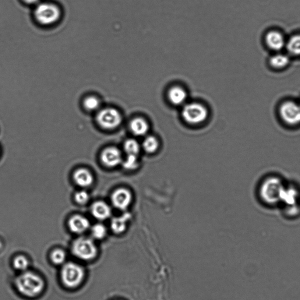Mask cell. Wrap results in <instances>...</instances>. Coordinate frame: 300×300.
Segmentation results:
<instances>
[{"instance_id": "obj_25", "label": "cell", "mask_w": 300, "mask_h": 300, "mask_svg": "<svg viewBox=\"0 0 300 300\" xmlns=\"http://www.w3.org/2000/svg\"><path fill=\"white\" fill-rule=\"evenodd\" d=\"M124 150L128 155H136L139 153L140 147L139 144L135 140L129 139L124 144Z\"/></svg>"}, {"instance_id": "obj_28", "label": "cell", "mask_w": 300, "mask_h": 300, "mask_svg": "<svg viewBox=\"0 0 300 300\" xmlns=\"http://www.w3.org/2000/svg\"><path fill=\"white\" fill-rule=\"evenodd\" d=\"M74 198L77 204L83 206L89 202L90 196L89 194L85 190H80V191L76 192Z\"/></svg>"}, {"instance_id": "obj_21", "label": "cell", "mask_w": 300, "mask_h": 300, "mask_svg": "<svg viewBox=\"0 0 300 300\" xmlns=\"http://www.w3.org/2000/svg\"><path fill=\"white\" fill-rule=\"evenodd\" d=\"M13 266L14 269L21 272L27 271L30 266L29 260L24 255H18L13 260Z\"/></svg>"}, {"instance_id": "obj_6", "label": "cell", "mask_w": 300, "mask_h": 300, "mask_svg": "<svg viewBox=\"0 0 300 300\" xmlns=\"http://www.w3.org/2000/svg\"><path fill=\"white\" fill-rule=\"evenodd\" d=\"M72 252L77 258L84 261H90L96 258L98 250L92 239L80 237L72 243Z\"/></svg>"}, {"instance_id": "obj_24", "label": "cell", "mask_w": 300, "mask_h": 300, "mask_svg": "<svg viewBox=\"0 0 300 300\" xmlns=\"http://www.w3.org/2000/svg\"><path fill=\"white\" fill-rule=\"evenodd\" d=\"M83 107L87 111H96L101 107V102L96 97L88 96L83 101Z\"/></svg>"}, {"instance_id": "obj_20", "label": "cell", "mask_w": 300, "mask_h": 300, "mask_svg": "<svg viewBox=\"0 0 300 300\" xmlns=\"http://www.w3.org/2000/svg\"><path fill=\"white\" fill-rule=\"evenodd\" d=\"M285 48H286L288 55L300 56V34H296L288 39Z\"/></svg>"}, {"instance_id": "obj_27", "label": "cell", "mask_w": 300, "mask_h": 300, "mask_svg": "<svg viewBox=\"0 0 300 300\" xmlns=\"http://www.w3.org/2000/svg\"><path fill=\"white\" fill-rule=\"evenodd\" d=\"M123 167L128 170L135 169L139 166L138 158L136 155H128L124 161H122Z\"/></svg>"}, {"instance_id": "obj_7", "label": "cell", "mask_w": 300, "mask_h": 300, "mask_svg": "<svg viewBox=\"0 0 300 300\" xmlns=\"http://www.w3.org/2000/svg\"><path fill=\"white\" fill-rule=\"evenodd\" d=\"M96 121L102 128L111 130L121 125L122 117L120 112L114 108H105L98 111Z\"/></svg>"}, {"instance_id": "obj_19", "label": "cell", "mask_w": 300, "mask_h": 300, "mask_svg": "<svg viewBox=\"0 0 300 300\" xmlns=\"http://www.w3.org/2000/svg\"><path fill=\"white\" fill-rule=\"evenodd\" d=\"M130 128L134 135L142 136L145 135L149 131V126L145 120L136 118L130 123Z\"/></svg>"}, {"instance_id": "obj_30", "label": "cell", "mask_w": 300, "mask_h": 300, "mask_svg": "<svg viewBox=\"0 0 300 300\" xmlns=\"http://www.w3.org/2000/svg\"><path fill=\"white\" fill-rule=\"evenodd\" d=\"M298 103H299V104L300 105V101H299V102H298Z\"/></svg>"}, {"instance_id": "obj_29", "label": "cell", "mask_w": 300, "mask_h": 300, "mask_svg": "<svg viewBox=\"0 0 300 300\" xmlns=\"http://www.w3.org/2000/svg\"><path fill=\"white\" fill-rule=\"evenodd\" d=\"M23 1L29 5H37L40 3V0H23Z\"/></svg>"}, {"instance_id": "obj_14", "label": "cell", "mask_w": 300, "mask_h": 300, "mask_svg": "<svg viewBox=\"0 0 300 300\" xmlns=\"http://www.w3.org/2000/svg\"><path fill=\"white\" fill-rule=\"evenodd\" d=\"M73 179L76 185L87 188L93 184L94 177L90 171L86 168H79L73 173Z\"/></svg>"}, {"instance_id": "obj_17", "label": "cell", "mask_w": 300, "mask_h": 300, "mask_svg": "<svg viewBox=\"0 0 300 300\" xmlns=\"http://www.w3.org/2000/svg\"><path fill=\"white\" fill-rule=\"evenodd\" d=\"M131 219L129 213L123 214L122 216L116 217L111 221V229L116 234H121L126 231L127 224Z\"/></svg>"}, {"instance_id": "obj_3", "label": "cell", "mask_w": 300, "mask_h": 300, "mask_svg": "<svg viewBox=\"0 0 300 300\" xmlns=\"http://www.w3.org/2000/svg\"><path fill=\"white\" fill-rule=\"evenodd\" d=\"M278 117L285 128L296 129L300 128V105L298 102L287 101L278 108Z\"/></svg>"}, {"instance_id": "obj_16", "label": "cell", "mask_w": 300, "mask_h": 300, "mask_svg": "<svg viewBox=\"0 0 300 300\" xmlns=\"http://www.w3.org/2000/svg\"><path fill=\"white\" fill-rule=\"evenodd\" d=\"M290 59L288 55L282 54L279 52L271 56L269 63L271 68L276 70L283 69L290 64Z\"/></svg>"}, {"instance_id": "obj_12", "label": "cell", "mask_w": 300, "mask_h": 300, "mask_svg": "<svg viewBox=\"0 0 300 300\" xmlns=\"http://www.w3.org/2000/svg\"><path fill=\"white\" fill-rule=\"evenodd\" d=\"M112 202L114 206L119 210H126L132 201V195L128 189L119 188L112 193Z\"/></svg>"}, {"instance_id": "obj_15", "label": "cell", "mask_w": 300, "mask_h": 300, "mask_svg": "<svg viewBox=\"0 0 300 300\" xmlns=\"http://www.w3.org/2000/svg\"><path fill=\"white\" fill-rule=\"evenodd\" d=\"M91 213L97 220L104 221L111 217L112 210L108 204L104 201H97L91 206Z\"/></svg>"}, {"instance_id": "obj_18", "label": "cell", "mask_w": 300, "mask_h": 300, "mask_svg": "<svg viewBox=\"0 0 300 300\" xmlns=\"http://www.w3.org/2000/svg\"><path fill=\"white\" fill-rule=\"evenodd\" d=\"M168 96L169 101L173 105H181L185 102L187 94L185 90L182 87L174 86L168 91Z\"/></svg>"}, {"instance_id": "obj_4", "label": "cell", "mask_w": 300, "mask_h": 300, "mask_svg": "<svg viewBox=\"0 0 300 300\" xmlns=\"http://www.w3.org/2000/svg\"><path fill=\"white\" fill-rule=\"evenodd\" d=\"M35 19L43 26H48L57 23L61 17L59 7L52 3H40L34 11Z\"/></svg>"}, {"instance_id": "obj_11", "label": "cell", "mask_w": 300, "mask_h": 300, "mask_svg": "<svg viewBox=\"0 0 300 300\" xmlns=\"http://www.w3.org/2000/svg\"><path fill=\"white\" fill-rule=\"evenodd\" d=\"M101 160L106 167L114 168L121 164L123 160L122 154L117 148L108 147L102 152Z\"/></svg>"}, {"instance_id": "obj_26", "label": "cell", "mask_w": 300, "mask_h": 300, "mask_svg": "<svg viewBox=\"0 0 300 300\" xmlns=\"http://www.w3.org/2000/svg\"><path fill=\"white\" fill-rule=\"evenodd\" d=\"M91 235L97 240L103 239L107 235V229L104 225L98 224L94 225L91 229Z\"/></svg>"}, {"instance_id": "obj_1", "label": "cell", "mask_w": 300, "mask_h": 300, "mask_svg": "<svg viewBox=\"0 0 300 300\" xmlns=\"http://www.w3.org/2000/svg\"><path fill=\"white\" fill-rule=\"evenodd\" d=\"M286 182L283 176L276 173L264 176L256 189L257 197L260 204L267 208L279 207L282 192Z\"/></svg>"}, {"instance_id": "obj_2", "label": "cell", "mask_w": 300, "mask_h": 300, "mask_svg": "<svg viewBox=\"0 0 300 300\" xmlns=\"http://www.w3.org/2000/svg\"><path fill=\"white\" fill-rule=\"evenodd\" d=\"M17 290L21 295L28 298L40 295L45 288V282L41 276L33 271H25L15 281Z\"/></svg>"}, {"instance_id": "obj_22", "label": "cell", "mask_w": 300, "mask_h": 300, "mask_svg": "<svg viewBox=\"0 0 300 300\" xmlns=\"http://www.w3.org/2000/svg\"><path fill=\"white\" fill-rule=\"evenodd\" d=\"M66 255L65 251L61 249H56L51 252L50 259L55 265H62L65 264Z\"/></svg>"}, {"instance_id": "obj_10", "label": "cell", "mask_w": 300, "mask_h": 300, "mask_svg": "<svg viewBox=\"0 0 300 300\" xmlns=\"http://www.w3.org/2000/svg\"><path fill=\"white\" fill-rule=\"evenodd\" d=\"M264 40L268 48L277 52L285 48L287 42L284 34L281 31L275 30L268 31Z\"/></svg>"}, {"instance_id": "obj_9", "label": "cell", "mask_w": 300, "mask_h": 300, "mask_svg": "<svg viewBox=\"0 0 300 300\" xmlns=\"http://www.w3.org/2000/svg\"><path fill=\"white\" fill-rule=\"evenodd\" d=\"M182 115L184 121L189 124L198 125L206 121L208 112L203 105L192 103L185 106Z\"/></svg>"}, {"instance_id": "obj_8", "label": "cell", "mask_w": 300, "mask_h": 300, "mask_svg": "<svg viewBox=\"0 0 300 300\" xmlns=\"http://www.w3.org/2000/svg\"><path fill=\"white\" fill-rule=\"evenodd\" d=\"M300 207V185L294 181L285 183L281 197L279 208Z\"/></svg>"}, {"instance_id": "obj_5", "label": "cell", "mask_w": 300, "mask_h": 300, "mask_svg": "<svg viewBox=\"0 0 300 300\" xmlns=\"http://www.w3.org/2000/svg\"><path fill=\"white\" fill-rule=\"evenodd\" d=\"M60 274L62 283L65 287L75 288L82 283L85 272L79 264L68 262L63 264Z\"/></svg>"}, {"instance_id": "obj_23", "label": "cell", "mask_w": 300, "mask_h": 300, "mask_svg": "<svg viewBox=\"0 0 300 300\" xmlns=\"http://www.w3.org/2000/svg\"><path fill=\"white\" fill-rule=\"evenodd\" d=\"M158 146L157 139L153 136L147 137L143 143L144 150L149 154L155 153L158 150Z\"/></svg>"}, {"instance_id": "obj_13", "label": "cell", "mask_w": 300, "mask_h": 300, "mask_svg": "<svg viewBox=\"0 0 300 300\" xmlns=\"http://www.w3.org/2000/svg\"><path fill=\"white\" fill-rule=\"evenodd\" d=\"M90 225L87 218L80 215H73L68 221L70 231L75 234H83L89 229Z\"/></svg>"}]
</instances>
